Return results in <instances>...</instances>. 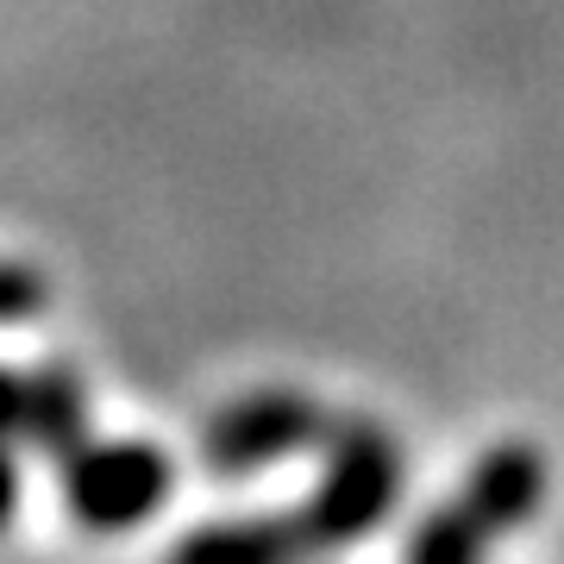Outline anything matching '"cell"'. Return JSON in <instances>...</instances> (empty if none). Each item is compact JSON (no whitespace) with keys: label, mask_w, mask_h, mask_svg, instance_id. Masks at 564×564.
<instances>
[{"label":"cell","mask_w":564,"mask_h":564,"mask_svg":"<svg viewBox=\"0 0 564 564\" xmlns=\"http://www.w3.org/2000/svg\"><path fill=\"white\" fill-rule=\"evenodd\" d=\"M402 484L408 470L395 433L351 414V421H333V433H326V464L307 489V502L295 508V521H302L314 552H345L395 514Z\"/></svg>","instance_id":"cell-1"},{"label":"cell","mask_w":564,"mask_h":564,"mask_svg":"<svg viewBox=\"0 0 564 564\" xmlns=\"http://www.w3.org/2000/svg\"><path fill=\"white\" fill-rule=\"evenodd\" d=\"M170 502V452L151 440H88L63 458V514L82 533H132Z\"/></svg>","instance_id":"cell-2"},{"label":"cell","mask_w":564,"mask_h":564,"mask_svg":"<svg viewBox=\"0 0 564 564\" xmlns=\"http://www.w3.org/2000/svg\"><path fill=\"white\" fill-rule=\"evenodd\" d=\"M333 414L302 389H251L239 402H226L214 421L202 426V464L232 484V477H258L270 464L295 458L307 445H326Z\"/></svg>","instance_id":"cell-3"},{"label":"cell","mask_w":564,"mask_h":564,"mask_svg":"<svg viewBox=\"0 0 564 564\" xmlns=\"http://www.w3.org/2000/svg\"><path fill=\"white\" fill-rule=\"evenodd\" d=\"M545 489H552V470H545L540 445L502 440V445H489V452H477V464L464 470L458 502L489 540H508V533H521L545 508Z\"/></svg>","instance_id":"cell-4"},{"label":"cell","mask_w":564,"mask_h":564,"mask_svg":"<svg viewBox=\"0 0 564 564\" xmlns=\"http://www.w3.org/2000/svg\"><path fill=\"white\" fill-rule=\"evenodd\" d=\"M307 545L295 514H232L202 521L170 545V564H302Z\"/></svg>","instance_id":"cell-5"},{"label":"cell","mask_w":564,"mask_h":564,"mask_svg":"<svg viewBox=\"0 0 564 564\" xmlns=\"http://www.w3.org/2000/svg\"><path fill=\"white\" fill-rule=\"evenodd\" d=\"M25 440L44 458H69L88 445V389L69 364H39L32 370V414H25Z\"/></svg>","instance_id":"cell-6"},{"label":"cell","mask_w":564,"mask_h":564,"mask_svg":"<svg viewBox=\"0 0 564 564\" xmlns=\"http://www.w3.org/2000/svg\"><path fill=\"white\" fill-rule=\"evenodd\" d=\"M489 533L470 514H464V502L452 496L445 508H433V514H421L414 521V533H408L402 545V564H484L489 558Z\"/></svg>","instance_id":"cell-7"},{"label":"cell","mask_w":564,"mask_h":564,"mask_svg":"<svg viewBox=\"0 0 564 564\" xmlns=\"http://www.w3.org/2000/svg\"><path fill=\"white\" fill-rule=\"evenodd\" d=\"M44 302H51V282L32 263L0 258V326H25L32 314H44Z\"/></svg>","instance_id":"cell-8"},{"label":"cell","mask_w":564,"mask_h":564,"mask_svg":"<svg viewBox=\"0 0 564 564\" xmlns=\"http://www.w3.org/2000/svg\"><path fill=\"white\" fill-rule=\"evenodd\" d=\"M25 414H32V370H7L0 364V440H25Z\"/></svg>","instance_id":"cell-9"},{"label":"cell","mask_w":564,"mask_h":564,"mask_svg":"<svg viewBox=\"0 0 564 564\" xmlns=\"http://www.w3.org/2000/svg\"><path fill=\"white\" fill-rule=\"evenodd\" d=\"M13 514H20V464H13V452L0 440V533L13 527Z\"/></svg>","instance_id":"cell-10"}]
</instances>
